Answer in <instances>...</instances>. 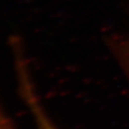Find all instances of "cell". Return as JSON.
<instances>
[{"label":"cell","instance_id":"obj_2","mask_svg":"<svg viewBox=\"0 0 129 129\" xmlns=\"http://www.w3.org/2000/svg\"><path fill=\"white\" fill-rule=\"evenodd\" d=\"M46 129H51V128H49V127H47V128H46Z\"/></svg>","mask_w":129,"mask_h":129},{"label":"cell","instance_id":"obj_1","mask_svg":"<svg viewBox=\"0 0 129 129\" xmlns=\"http://www.w3.org/2000/svg\"><path fill=\"white\" fill-rule=\"evenodd\" d=\"M116 55L121 63L122 68L129 79V34L123 40L116 44Z\"/></svg>","mask_w":129,"mask_h":129}]
</instances>
